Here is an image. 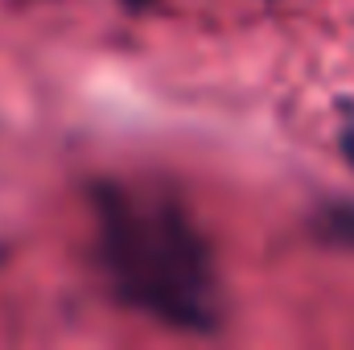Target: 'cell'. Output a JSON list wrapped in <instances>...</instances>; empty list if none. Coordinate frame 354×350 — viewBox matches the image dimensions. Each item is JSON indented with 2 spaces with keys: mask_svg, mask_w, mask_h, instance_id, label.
Listing matches in <instances>:
<instances>
[{
  "mask_svg": "<svg viewBox=\"0 0 354 350\" xmlns=\"http://www.w3.org/2000/svg\"><path fill=\"white\" fill-rule=\"evenodd\" d=\"M91 219L95 260L128 309L181 334H223L218 256L181 194L107 177L91 185Z\"/></svg>",
  "mask_w": 354,
  "mask_h": 350,
  "instance_id": "obj_1",
  "label": "cell"
},
{
  "mask_svg": "<svg viewBox=\"0 0 354 350\" xmlns=\"http://www.w3.org/2000/svg\"><path fill=\"white\" fill-rule=\"evenodd\" d=\"M309 231H313V239L326 243V248L354 252V202L351 198H334V202L317 206L313 219H309Z\"/></svg>",
  "mask_w": 354,
  "mask_h": 350,
  "instance_id": "obj_2",
  "label": "cell"
},
{
  "mask_svg": "<svg viewBox=\"0 0 354 350\" xmlns=\"http://www.w3.org/2000/svg\"><path fill=\"white\" fill-rule=\"evenodd\" d=\"M338 111H342V120H338V145H342V157H346V165L354 169V103H338Z\"/></svg>",
  "mask_w": 354,
  "mask_h": 350,
  "instance_id": "obj_3",
  "label": "cell"
},
{
  "mask_svg": "<svg viewBox=\"0 0 354 350\" xmlns=\"http://www.w3.org/2000/svg\"><path fill=\"white\" fill-rule=\"evenodd\" d=\"M120 4H124L128 12H149V8H153L157 0H120Z\"/></svg>",
  "mask_w": 354,
  "mask_h": 350,
  "instance_id": "obj_4",
  "label": "cell"
}]
</instances>
